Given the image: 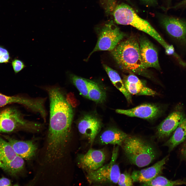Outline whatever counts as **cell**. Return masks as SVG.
<instances>
[{
    "label": "cell",
    "mask_w": 186,
    "mask_h": 186,
    "mask_svg": "<svg viewBox=\"0 0 186 186\" xmlns=\"http://www.w3.org/2000/svg\"><path fill=\"white\" fill-rule=\"evenodd\" d=\"M50 101V123L45 159L52 162L62 157L70 136L73 113L59 87H46Z\"/></svg>",
    "instance_id": "cell-1"
},
{
    "label": "cell",
    "mask_w": 186,
    "mask_h": 186,
    "mask_svg": "<svg viewBox=\"0 0 186 186\" xmlns=\"http://www.w3.org/2000/svg\"><path fill=\"white\" fill-rule=\"evenodd\" d=\"M111 54L122 70L131 73L147 76L141 58L139 42L131 36L120 42L111 51Z\"/></svg>",
    "instance_id": "cell-2"
},
{
    "label": "cell",
    "mask_w": 186,
    "mask_h": 186,
    "mask_svg": "<svg viewBox=\"0 0 186 186\" xmlns=\"http://www.w3.org/2000/svg\"><path fill=\"white\" fill-rule=\"evenodd\" d=\"M121 146L129 162L139 167L148 165L157 156L153 145L138 137L128 135Z\"/></svg>",
    "instance_id": "cell-3"
},
{
    "label": "cell",
    "mask_w": 186,
    "mask_h": 186,
    "mask_svg": "<svg viewBox=\"0 0 186 186\" xmlns=\"http://www.w3.org/2000/svg\"><path fill=\"white\" fill-rule=\"evenodd\" d=\"M118 24L130 25L143 32L156 40L165 49L168 44L146 20L139 16L129 5L122 3L116 6L113 13Z\"/></svg>",
    "instance_id": "cell-4"
},
{
    "label": "cell",
    "mask_w": 186,
    "mask_h": 186,
    "mask_svg": "<svg viewBox=\"0 0 186 186\" xmlns=\"http://www.w3.org/2000/svg\"><path fill=\"white\" fill-rule=\"evenodd\" d=\"M41 124L25 119L16 107L9 105L0 108V133H9L21 129L39 131Z\"/></svg>",
    "instance_id": "cell-5"
},
{
    "label": "cell",
    "mask_w": 186,
    "mask_h": 186,
    "mask_svg": "<svg viewBox=\"0 0 186 186\" xmlns=\"http://www.w3.org/2000/svg\"><path fill=\"white\" fill-rule=\"evenodd\" d=\"M119 145L114 147L111 159L108 164L97 169L87 172L86 177L90 184H116L118 183L120 172L116 163L119 150Z\"/></svg>",
    "instance_id": "cell-6"
},
{
    "label": "cell",
    "mask_w": 186,
    "mask_h": 186,
    "mask_svg": "<svg viewBox=\"0 0 186 186\" xmlns=\"http://www.w3.org/2000/svg\"><path fill=\"white\" fill-rule=\"evenodd\" d=\"M125 36L113 21H110L100 29L96 45L89 57L97 51H111Z\"/></svg>",
    "instance_id": "cell-7"
},
{
    "label": "cell",
    "mask_w": 186,
    "mask_h": 186,
    "mask_svg": "<svg viewBox=\"0 0 186 186\" xmlns=\"http://www.w3.org/2000/svg\"><path fill=\"white\" fill-rule=\"evenodd\" d=\"M160 22L176 44L186 51V20L163 15Z\"/></svg>",
    "instance_id": "cell-8"
},
{
    "label": "cell",
    "mask_w": 186,
    "mask_h": 186,
    "mask_svg": "<svg viewBox=\"0 0 186 186\" xmlns=\"http://www.w3.org/2000/svg\"><path fill=\"white\" fill-rule=\"evenodd\" d=\"M43 98H32L20 95L9 96L0 92V108L14 103L21 104L40 115L45 111Z\"/></svg>",
    "instance_id": "cell-9"
},
{
    "label": "cell",
    "mask_w": 186,
    "mask_h": 186,
    "mask_svg": "<svg viewBox=\"0 0 186 186\" xmlns=\"http://www.w3.org/2000/svg\"><path fill=\"white\" fill-rule=\"evenodd\" d=\"M140 54L143 65L146 69L149 67L160 70L157 50L153 44L146 38L140 37L139 41Z\"/></svg>",
    "instance_id": "cell-10"
},
{
    "label": "cell",
    "mask_w": 186,
    "mask_h": 186,
    "mask_svg": "<svg viewBox=\"0 0 186 186\" xmlns=\"http://www.w3.org/2000/svg\"><path fill=\"white\" fill-rule=\"evenodd\" d=\"M106 155L102 150L90 149L85 154L78 157L79 167L87 172L95 170L103 165Z\"/></svg>",
    "instance_id": "cell-11"
},
{
    "label": "cell",
    "mask_w": 186,
    "mask_h": 186,
    "mask_svg": "<svg viewBox=\"0 0 186 186\" xmlns=\"http://www.w3.org/2000/svg\"><path fill=\"white\" fill-rule=\"evenodd\" d=\"M102 127L100 120L95 116L90 114L83 116L79 121L78 125L79 131L88 139L91 145L93 143Z\"/></svg>",
    "instance_id": "cell-12"
},
{
    "label": "cell",
    "mask_w": 186,
    "mask_h": 186,
    "mask_svg": "<svg viewBox=\"0 0 186 186\" xmlns=\"http://www.w3.org/2000/svg\"><path fill=\"white\" fill-rule=\"evenodd\" d=\"M184 112L177 110L170 114L158 126L157 135L159 139L169 137L185 117Z\"/></svg>",
    "instance_id": "cell-13"
},
{
    "label": "cell",
    "mask_w": 186,
    "mask_h": 186,
    "mask_svg": "<svg viewBox=\"0 0 186 186\" xmlns=\"http://www.w3.org/2000/svg\"><path fill=\"white\" fill-rule=\"evenodd\" d=\"M116 112L130 117L144 119H151L157 117L161 112L157 105L151 104H144L134 108L127 109H117Z\"/></svg>",
    "instance_id": "cell-14"
},
{
    "label": "cell",
    "mask_w": 186,
    "mask_h": 186,
    "mask_svg": "<svg viewBox=\"0 0 186 186\" xmlns=\"http://www.w3.org/2000/svg\"><path fill=\"white\" fill-rule=\"evenodd\" d=\"M123 81L125 87L130 94L153 96L157 95L156 91L147 87L133 74L124 77Z\"/></svg>",
    "instance_id": "cell-15"
},
{
    "label": "cell",
    "mask_w": 186,
    "mask_h": 186,
    "mask_svg": "<svg viewBox=\"0 0 186 186\" xmlns=\"http://www.w3.org/2000/svg\"><path fill=\"white\" fill-rule=\"evenodd\" d=\"M17 154L23 158L29 160L35 155L37 146L32 141H22L5 136Z\"/></svg>",
    "instance_id": "cell-16"
},
{
    "label": "cell",
    "mask_w": 186,
    "mask_h": 186,
    "mask_svg": "<svg viewBox=\"0 0 186 186\" xmlns=\"http://www.w3.org/2000/svg\"><path fill=\"white\" fill-rule=\"evenodd\" d=\"M17 155L9 143L0 137V168L10 174L12 162Z\"/></svg>",
    "instance_id": "cell-17"
},
{
    "label": "cell",
    "mask_w": 186,
    "mask_h": 186,
    "mask_svg": "<svg viewBox=\"0 0 186 186\" xmlns=\"http://www.w3.org/2000/svg\"><path fill=\"white\" fill-rule=\"evenodd\" d=\"M128 135L118 128H111L102 133L99 141L102 145L111 144L121 146L123 142Z\"/></svg>",
    "instance_id": "cell-18"
},
{
    "label": "cell",
    "mask_w": 186,
    "mask_h": 186,
    "mask_svg": "<svg viewBox=\"0 0 186 186\" xmlns=\"http://www.w3.org/2000/svg\"><path fill=\"white\" fill-rule=\"evenodd\" d=\"M186 140V117L178 126L170 138L163 145L167 146L170 152Z\"/></svg>",
    "instance_id": "cell-19"
},
{
    "label": "cell",
    "mask_w": 186,
    "mask_h": 186,
    "mask_svg": "<svg viewBox=\"0 0 186 186\" xmlns=\"http://www.w3.org/2000/svg\"><path fill=\"white\" fill-rule=\"evenodd\" d=\"M104 69L114 86L124 95L129 103L131 102V94L125 87L123 81L118 73L107 65H103Z\"/></svg>",
    "instance_id": "cell-20"
},
{
    "label": "cell",
    "mask_w": 186,
    "mask_h": 186,
    "mask_svg": "<svg viewBox=\"0 0 186 186\" xmlns=\"http://www.w3.org/2000/svg\"><path fill=\"white\" fill-rule=\"evenodd\" d=\"M168 157V156H167L152 166L146 168L140 176L138 182L144 183L150 181L157 176L161 172Z\"/></svg>",
    "instance_id": "cell-21"
},
{
    "label": "cell",
    "mask_w": 186,
    "mask_h": 186,
    "mask_svg": "<svg viewBox=\"0 0 186 186\" xmlns=\"http://www.w3.org/2000/svg\"><path fill=\"white\" fill-rule=\"evenodd\" d=\"M106 93L104 89L96 82L90 80L87 98L97 103L105 101Z\"/></svg>",
    "instance_id": "cell-22"
},
{
    "label": "cell",
    "mask_w": 186,
    "mask_h": 186,
    "mask_svg": "<svg viewBox=\"0 0 186 186\" xmlns=\"http://www.w3.org/2000/svg\"><path fill=\"white\" fill-rule=\"evenodd\" d=\"M186 185V181L181 179L174 181L169 180L162 176H157L150 181L143 183L144 186H177Z\"/></svg>",
    "instance_id": "cell-23"
},
{
    "label": "cell",
    "mask_w": 186,
    "mask_h": 186,
    "mask_svg": "<svg viewBox=\"0 0 186 186\" xmlns=\"http://www.w3.org/2000/svg\"><path fill=\"white\" fill-rule=\"evenodd\" d=\"M69 75L70 80L78 90L80 95L87 98L90 80L73 74H69Z\"/></svg>",
    "instance_id": "cell-24"
},
{
    "label": "cell",
    "mask_w": 186,
    "mask_h": 186,
    "mask_svg": "<svg viewBox=\"0 0 186 186\" xmlns=\"http://www.w3.org/2000/svg\"><path fill=\"white\" fill-rule=\"evenodd\" d=\"M133 182L130 175L126 172L120 174L118 183L119 186H132Z\"/></svg>",
    "instance_id": "cell-25"
},
{
    "label": "cell",
    "mask_w": 186,
    "mask_h": 186,
    "mask_svg": "<svg viewBox=\"0 0 186 186\" xmlns=\"http://www.w3.org/2000/svg\"><path fill=\"white\" fill-rule=\"evenodd\" d=\"M11 65L15 74L21 71L26 67L23 61L17 58L12 60Z\"/></svg>",
    "instance_id": "cell-26"
},
{
    "label": "cell",
    "mask_w": 186,
    "mask_h": 186,
    "mask_svg": "<svg viewBox=\"0 0 186 186\" xmlns=\"http://www.w3.org/2000/svg\"><path fill=\"white\" fill-rule=\"evenodd\" d=\"M11 57L8 50L3 46L0 45V64L9 63Z\"/></svg>",
    "instance_id": "cell-27"
},
{
    "label": "cell",
    "mask_w": 186,
    "mask_h": 186,
    "mask_svg": "<svg viewBox=\"0 0 186 186\" xmlns=\"http://www.w3.org/2000/svg\"><path fill=\"white\" fill-rule=\"evenodd\" d=\"M146 168L140 171H135L132 173L131 177L133 182H138L140 176L144 172Z\"/></svg>",
    "instance_id": "cell-28"
},
{
    "label": "cell",
    "mask_w": 186,
    "mask_h": 186,
    "mask_svg": "<svg viewBox=\"0 0 186 186\" xmlns=\"http://www.w3.org/2000/svg\"><path fill=\"white\" fill-rule=\"evenodd\" d=\"M185 8H186V0H182L174 6L169 7L167 9V10L170 9H177Z\"/></svg>",
    "instance_id": "cell-29"
},
{
    "label": "cell",
    "mask_w": 186,
    "mask_h": 186,
    "mask_svg": "<svg viewBox=\"0 0 186 186\" xmlns=\"http://www.w3.org/2000/svg\"><path fill=\"white\" fill-rule=\"evenodd\" d=\"M144 5L149 6H155L158 4V0H139Z\"/></svg>",
    "instance_id": "cell-30"
},
{
    "label": "cell",
    "mask_w": 186,
    "mask_h": 186,
    "mask_svg": "<svg viewBox=\"0 0 186 186\" xmlns=\"http://www.w3.org/2000/svg\"><path fill=\"white\" fill-rule=\"evenodd\" d=\"M11 182L8 179L2 177L0 178V186H11Z\"/></svg>",
    "instance_id": "cell-31"
},
{
    "label": "cell",
    "mask_w": 186,
    "mask_h": 186,
    "mask_svg": "<svg viewBox=\"0 0 186 186\" xmlns=\"http://www.w3.org/2000/svg\"><path fill=\"white\" fill-rule=\"evenodd\" d=\"M180 152L182 158L186 162V140L182 145Z\"/></svg>",
    "instance_id": "cell-32"
},
{
    "label": "cell",
    "mask_w": 186,
    "mask_h": 186,
    "mask_svg": "<svg viewBox=\"0 0 186 186\" xmlns=\"http://www.w3.org/2000/svg\"><path fill=\"white\" fill-rule=\"evenodd\" d=\"M172 0H165L166 7L164 8V9L165 10H166L167 9L171 6L170 5Z\"/></svg>",
    "instance_id": "cell-33"
}]
</instances>
